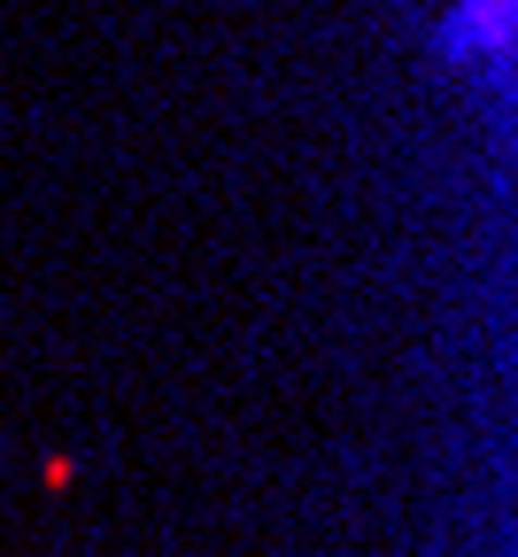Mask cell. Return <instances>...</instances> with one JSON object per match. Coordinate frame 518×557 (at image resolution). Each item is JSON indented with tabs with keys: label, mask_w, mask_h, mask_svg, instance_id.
Instances as JSON below:
<instances>
[{
	"label": "cell",
	"mask_w": 518,
	"mask_h": 557,
	"mask_svg": "<svg viewBox=\"0 0 518 557\" xmlns=\"http://www.w3.org/2000/svg\"><path fill=\"white\" fill-rule=\"evenodd\" d=\"M503 47H510V0H449V16L433 32V54L457 70L503 62Z\"/></svg>",
	"instance_id": "obj_1"
}]
</instances>
